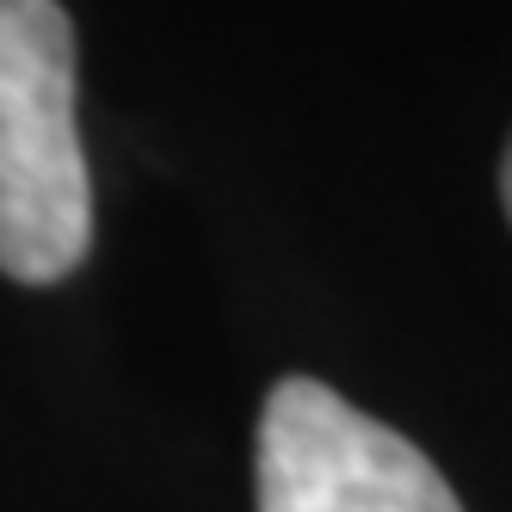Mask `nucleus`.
Wrapping results in <instances>:
<instances>
[{
	"label": "nucleus",
	"instance_id": "1",
	"mask_svg": "<svg viewBox=\"0 0 512 512\" xmlns=\"http://www.w3.org/2000/svg\"><path fill=\"white\" fill-rule=\"evenodd\" d=\"M93 247V179L75 130V19L0 0V272L62 284Z\"/></svg>",
	"mask_w": 512,
	"mask_h": 512
},
{
	"label": "nucleus",
	"instance_id": "3",
	"mask_svg": "<svg viewBox=\"0 0 512 512\" xmlns=\"http://www.w3.org/2000/svg\"><path fill=\"white\" fill-rule=\"evenodd\" d=\"M500 198H506V216H512V142H506V161H500Z\"/></svg>",
	"mask_w": 512,
	"mask_h": 512
},
{
	"label": "nucleus",
	"instance_id": "2",
	"mask_svg": "<svg viewBox=\"0 0 512 512\" xmlns=\"http://www.w3.org/2000/svg\"><path fill=\"white\" fill-rule=\"evenodd\" d=\"M253 488L260 512H463L420 445L315 377H284L266 395Z\"/></svg>",
	"mask_w": 512,
	"mask_h": 512
}]
</instances>
